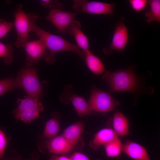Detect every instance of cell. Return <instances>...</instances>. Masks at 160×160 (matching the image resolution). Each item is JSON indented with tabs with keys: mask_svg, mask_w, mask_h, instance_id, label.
<instances>
[{
	"mask_svg": "<svg viewBox=\"0 0 160 160\" xmlns=\"http://www.w3.org/2000/svg\"><path fill=\"white\" fill-rule=\"evenodd\" d=\"M31 31L34 32L44 43L49 54L45 60L48 63L52 64L55 61V55L63 51H71L77 53L83 59L84 55L78 46L66 41L63 37L50 33L37 26L35 22L32 23Z\"/></svg>",
	"mask_w": 160,
	"mask_h": 160,
	"instance_id": "cell-1",
	"label": "cell"
},
{
	"mask_svg": "<svg viewBox=\"0 0 160 160\" xmlns=\"http://www.w3.org/2000/svg\"><path fill=\"white\" fill-rule=\"evenodd\" d=\"M102 79L109 85L110 92L124 91L134 93L139 87V80L134 72L133 67L112 73L105 71Z\"/></svg>",
	"mask_w": 160,
	"mask_h": 160,
	"instance_id": "cell-2",
	"label": "cell"
},
{
	"mask_svg": "<svg viewBox=\"0 0 160 160\" xmlns=\"http://www.w3.org/2000/svg\"><path fill=\"white\" fill-rule=\"evenodd\" d=\"M22 8V5L18 4L14 13V25L17 35L15 45L17 48L22 47L24 44L29 40V33L31 31V25L39 18L37 14L26 13L23 11Z\"/></svg>",
	"mask_w": 160,
	"mask_h": 160,
	"instance_id": "cell-3",
	"label": "cell"
},
{
	"mask_svg": "<svg viewBox=\"0 0 160 160\" xmlns=\"http://www.w3.org/2000/svg\"><path fill=\"white\" fill-rule=\"evenodd\" d=\"M15 79L18 88L23 89L28 96L40 100L43 95V87L35 68L27 66L24 67Z\"/></svg>",
	"mask_w": 160,
	"mask_h": 160,
	"instance_id": "cell-4",
	"label": "cell"
},
{
	"mask_svg": "<svg viewBox=\"0 0 160 160\" xmlns=\"http://www.w3.org/2000/svg\"><path fill=\"white\" fill-rule=\"evenodd\" d=\"M17 106L13 113L16 120L29 123L39 118L40 113L44 111L40 100L25 96L23 99H18Z\"/></svg>",
	"mask_w": 160,
	"mask_h": 160,
	"instance_id": "cell-5",
	"label": "cell"
},
{
	"mask_svg": "<svg viewBox=\"0 0 160 160\" xmlns=\"http://www.w3.org/2000/svg\"><path fill=\"white\" fill-rule=\"evenodd\" d=\"M88 104L91 113L92 111L105 113L113 110L120 103L109 92L92 86Z\"/></svg>",
	"mask_w": 160,
	"mask_h": 160,
	"instance_id": "cell-6",
	"label": "cell"
},
{
	"mask_svg": "<svg viewBox=\"0 0 160 160\" xmlns=\"http://www.w3.org/2000/svg\"><path fill=\"white\" fill-rule=\"evenodd\" d=\"M73 8L79 13L86 12L95 15H107L112 16L116 4L86 0L73 1Z\"/></svg>",
	"mask_w": 160,
	"mask_h": 160,
	"instance_id": "cell-7",
	"label": "cell"
},
{
	"mask_svg": "<svg viewBox=\"0 0 160 160\" xmlns=\"http://www.w3.org/2000/svg\"><path fill=\"white\" fill-rule=\"evenodd\" d=\"M22 47L25 53L26 66L28 67L37 64L41 60H45L48 55L45 45L40 39L29 40L24 44Z\"/></svg>",
	"mask_w": 160,
	"mask_h": 160,
	"instance_id": "cell-8",
	"label": "cell"
},
{
	"mask_svg": "<svg viewBox=\"0 0 160 160\" xmlns=\"http://www.w3.org/2000/svg\"><path fill=\"white\" fill-rule=\"evenodd\" d=\"M73 87L69 84L65 86L60 97L62 102L64 104L71 103L80 118L91 113L88 103L84 98L74 93Z\"/></svg>",
	"mask_w": 160,
	"mask_h": 160,
	"instance_id": "cell-9",
	"label": "cell"
},
{
	"mask_svg": "<svg viewBox=\"0 0 160 160\" xmlns=\"http://www.w3.org/2000/svg\"><path fill=\"white\" fill-rule=\"evenodd\" d=\"M129 39L127 28L123 21H120L116 25L113 35L111 42L108 47L103 49L104 54L110 55L113 50L123 52Z\"/></svg>",
	"mask_w": 160,
	"mask_h": 160,
	"instance_id": "cell-10",
	"label": "cell"
},
{
	"mask_svg": "<svg viewBox=\"0 0 160 160\" xmlns=\"http://www.w3.org/2000/svg\"><path fill=\"white\" fill-rule=\"evenodd\" d=\"M79 12H71L60 10H50L45 18L56 28L57 32L64 35Z\"/></svg>",
	"mask_w": 160,
	"mask_h": 160,
	"instance_id": "cell-11",
	"label": "cell"
},
{
	"mask_svg": "<svg viewBox=\"0 0 160 160\" xmlns=\"http://www.w3.org/2000/svg\"><path fill=\"white\" fill-rule=\"evenodd\" d=\"M46 146L50 153L62 155L70 153L74 148L62 135L48 140Z\"/></svg>",
	"mask_w": 160,
	"mask_h": 160,
	"instance_id": "cell-12",
	"label": "cell"
},
{
	"mask_svg": "<svg viewBox=\"0 0 160 160\" xmlns=\"http://www.w3.org/2000/svg\"><path fill=\"white\" fill-rule=\"evenodd\" d=\"M122 151L130 158L136 160H151L145 148L140 145L129 140L123 144Z\"/></svg>",
	"mask_w": 160,
	"mask_h": 160,
	"instance_id": "cell-13",
	"label": "cell"
},
{
	"mask_svg": "<svg viewBox=\"0 0 160 160\" xmlns=\"http://www.w3.org/2000/svg\"><path fill=\"white\" fill-rule=\"evenodd\" d=\"M81 24L77 20H74L68 27L66 32L69 35H73L78 47L83 50L84 52L89 50L88 38L81 29Z\"/></svg>",
	"mask_w": 160,
	"mask_h": 160,
	"instance_id": "cell-14",
	"label": "cell"
},
{
	"mask_svg": "<svg viewBox=\"0 0 160 160\" xmlns=\"http://www.w3.org/2000/svg\"><path fill=\"white\" fill-rule=\"evenodd\" d=\"M112 129L105 128L98 131L89 143L90 147L94 150H97L101 145H104L118 137Z\"/></svg>",
	"mask_w": 160,
	"mask_h": 160,
	"instance_id": "cell-15",
	"label": "cell"
},
{
	"mask_svg": "<svg viewBox=\"0 0 160 160\" xmlns=\"http://www.w3.org/2000/svg\"><path fill=\"white\" fill-rule=\"evenodd\" d=\"M84 130V122L79 121L67 127L62 135L74 148Z\"/></svg>",
	"mask_w": 160,
	"mask_h": 160,
	"instance_id": "cell-16",
	"label": "cell"
},
{
	"mask_svg": "<svg viewBox=\"0 0 160 160\" xmlns=\"http://www.w3.org/2000/svg\"><path fill=\"white\" fill-rule=\"evenodd\" d=\"M60 114L57 111L52 113L51 118L46 123L42 135L43 138L49 140L57 136L60 130L59 120Z\"/></svg>",
	"mask_w": 160,
	"mask_h": 160,
	"instance_id": "cell-17",
	"label": "cell"
},
{
	"mask_svg": "<svg viewBox=\"0 0 160 160\" xmlns=\"http://www.w3.org/2000/svg\"><path fill=\"white\" fill-rule=\"evenodd\" d=\"M83 52L86 64L92 73L95 75H99L105 72L104 65L99 57L90 50Z\"/></svg>",
	"mask_w": 160,
	"mask_h": 160,
	"instance_id": "cell-18",
	"label": "cell"
},
{
	"mask_svg": "<svg viewBox=\"0 0 160 160\" xmlns=\"http://www.w3.org/2000/svg\"><path fill=\"white\" fill-rule=\"evenodd\" d=\"M113 130L118 136H124L129 132V122L127 118L121 112H116L113 120Z\"/></svg>",
	"mask_w": 160,
	"mask_h": 160,
	"instance_id": "cell-19",
	"label": "cell"
},
{
	"mask_svg": "<svg viewBox=\"0 0 160 160\" xmlns=\"http://www.w3.org/2000/svg\"><path fill=\"white\" fill-rule=\"evenodd\" d=\"M148 4L150 7L149 11L145 13L147 18L146 23H150L153 21L160 23V1L159 0H148Z\"/></svg>",
	"mask_w": 160,
	"mask_h": 160,
	"instance_id": "cell-20",
	"label": "cell"
},
{
	"mask_svg": "<svg viewBox=\"0 0 160 160\" xmlns=\"http://www.w3.org/2000/svg\"><path fill=\"white\" fill-rule=\"evenodd\" d=\"M107 156L108 157H117L121 154L123 144L119 137L104 145Z\"/></svg>",
	"mask_w": 160,
	"mask_h": 160,
	"instance_id": "cell-21",
	"label": "cell"
},
{
	"mask_svg": "<svg viewBox=\"0 0 160 160\" xmlns=\"http://www.w3.org/2000/svg\"><path fill=\"white\" fill-rule=\"evenodd\" d=\"M14 48L10 44H5L0 41V57L4 59L5 64H11L13 60Z\"/></svg>",
	"mask_w": 160,
	"mask_h": 160,
	"instance_id": "cell-22",
	"label": "cell"
},
{
	"mask_svg": "<svg viewBox=\"0 0 160 160\" xmlns=\"http://www.w3.org/2000/svg\"><path fill=\"white\" fill-rule=\"evenodd\" d=\"M15 79L10 77L0 80V96L8 92L17 88Z\"/></svg>",
	"mask_w": 160,
	"mask_h": 160,
	"instance_id": "cell-23",
	"label": "cell"
},
{
	"mask_svg": "<svg viewBox=\"0 0 160 160\" xmlns=\"http://www.w3.org/2000/svg\"><path fill=\"white\" fill-rule=\"evenodd\" d=\"M41 5L44 7L49 8L50 10H62L63 8L62 3L57 0H41L39 1Z\"/></svg>",
	"mask_w": 160,
	"mask_h": 160,
	"instance_id": "cell-24",
	"label": "cell"
},
{
	"mask_svg": "<svg viewBox=\"0 0 160 160\" xmlns=\"http://www.w3.org/2000/svg\"><path fill=\"white\" fill-rule=\"evenodd\" d=\"M129 4L132 9L137 12H140L143 10L148 4V0H130Z\"/></svg>",
	"mask_w": 160,
	"mask_h": 160,
	"instance_id": "cell-25",
	"label": "cell"
},
{
	"mask_svg": "<svg viewBox=\"0 0 160 160\" xmlns=\"http://www.w3.org/2000/svg\"><path fill=\"white\" fill-rule=\"evenodd\" d=\"M13 25V22H7L3 19H0V39L11 30Z\"/></svg>",
	"mask_w": 160,
	"mask_h": 160,
	"instance_id": "cell-26",
	"label": "cell"
},
{
	"mask_svg": "<svg viewBox=\"0 0 160 160\" xmlns=\"http://www.w3.org/2000/svg\"><path fill=\"white\" fill-rule=\"evenodd\" d=\"M7 143V140L4 133L0 130V160L4 159V154Z\"/></svg>",
	"mask_w": 160,
	"mask_h": 160,
	"instance_id": "cell-27",
	"label": "cell"
},
{
	"mask_svg": "<svg viewBox=\"0 0 160 160\" xmlns=\"http://www.w3.org/2000/svg\"><path fill=\"white\" fill-rule=\"evenodd\" d=\"M71 158L72 160H90L83 153L79 152H74Z\"/></svg>",
	"mask_w": 160,
	"mask_h": 160,
	"instance_id": "cell-28",
	"label": "cell"
},
{
	"mask_svg": "<svg viewBox=\"0 0 160 160\" xmlns=\"http://www.w3.org/2000/svg\"><path fill=\"white\" fill-rule=\"evenodd\" d=\"M49 160H72L71 157H69L62 155L59 156L53 154L51 156Z\"/></svg>",
	"mask_w": 160,
	"mask_h": 160,
	"instance_id": "cell-29",
	"label": "cell"
},
{
	"mask_svg": "<svg viewBox=\"0 0 160 160\" xmlns=\"http://www.w3.org/2000/svg\"><path fill=\"white\" fill-rule=\"evenodd\" d=\"M40 158V156H38L37 154L34 155L32 156V159L29 160H38ZM4 160H21L20 158L18 157L12 156L8 158H5L4 159Z\"/></svg>",
	"mask_w": 160,
	"mask_h": 160,
	"instance_id": "cell-30",
	"label": "cell"
}]
</instances>
